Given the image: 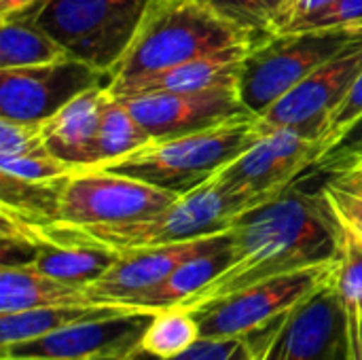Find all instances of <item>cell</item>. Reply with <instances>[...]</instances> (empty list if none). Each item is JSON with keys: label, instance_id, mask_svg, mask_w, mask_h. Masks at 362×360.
I'll return each mask as SVG.
<instances>
[{"label": "cell", "instance_id": "obj_18", "mask_svg": "<svg viewBox=\"0 0 362 360\" xmlns=\"http://www.w3.org/2000/svg\"><path fill=\"white\" fill-rule=\"evenodd\" d=\"M155 314L159 310L121 303V301H87V303H70V306H53L15 314L0 316V346H11L36 337H45L76 325L129 316V314Z\"/></svg>", "mask_w": 362, "mask_h": 360}, {"label": "cell", "instance_id": "obj_37", "mask_svg": "<svg viewBox=\"0 0 362 360\" xmlns=\"http://www.w3.org/2000/svg\"><path fill=\"white\" fill-rule=\"evenodd\" d=\"M329 180L335 182V185H341V187H346V189H352V191L362 193V163L361 166L350 168V170H346V172L333 174Z\"/></svg>", "mask_w": 362, "mask_h": 360}, {"label": "cell", "instance_id": "obj_36", "mask_svg": "<svg viewBox=\"0 0 362 360\" xmlns=\"http://www.w3.org/2000/svg\"><path fill=\"white\" fill-rule=\"evenodd\" d=\"M42 0H0V19H21L30 15L36 6H40Z\"/></svg>", "mask_w": 362, "mask_h": 360}, {"label": "cell", "instance_id": "obj_10", "mask_svg": "<svg viewBox=\"0 0 362 360\" xmlns=\"http://www.w3.org/2000/svg\"><path fill=\"white\" fill-rule=\"evenodd\" d=\"M112 81V72L74 57L30 68H4L0 70V117L47 121L76 95L100 85L110 87Z\"/></svg>", "mask_w": 362, "mask_h": 360}, {"label": "cell", "instance_id": "obj_5", "mask_svg": "<svg viewBox=\"0 0 362 360\" xmlns=\"http://www.w3.org/2000/svg\"><path fill=\"white\" fill-rule=\"evenodd\" d=\"M362 36V23L303 32H280L250 47L242 62L238 93L244 106L261 117L284 93L325 62Z\"/></svg>", "mask_w": 362, "mask_h": 360}, {"label": "cell", "instance_id": "obj_16", "mask_svg": "<svg viewBox=\"0 0 362 360\" xmlns=\"http://www.w3.org/2000/svg\"><path fill=\"white\" fill-rule=\"evenodd\" d=\"M252 45H238L210 55H202L178 66L136 76L129 81H119L108 87L112 98H127L140 93H189L204 91L223 85H235L240 79L242 62Z\"/></svg>", "mask_w": 362, "mask_h": 360}, {"label": "cell", "instance_id": "obj_38", "mask_svg": "<svg viewBox=\"0 0 362 360\" xmlns=\"http://www.w3.org/2000/svg\"><path fill=\"white\" fill-rule=\"evenodd\" d=\"M350 335H352L354 360H362V320L358 325H350Z\"/></svg>", "mask_w": 362, "mask_h": 360}, {"label": "cell", "instance_id": "obj_34", "mask_svg": "<svg viewBox=\"0 0 362 360\" xmlns=\"http://www.w3.org/2000/svg\"><path fill=\"white\" fill-rule=\"evenodd\" d=\"M244 344L246 337H223V339L199 337L189 350L170 360H235Z\"/></svg>", "mask_w": 362, "mask_h": 360}, {"label": "cell", "instance_id": "obj_25", "mask_svg": "<svg viewBox=\"0 0 362 360\" xmlns=\"http://www.w3.org/2000/svg\"><path fill=\"white\" fill-rule=\"evenodd\" d=\"M153 142V136L142 127L134 117L127 104L121 98H108L98 132L95 142V166L121 159L146 144ZM93 166V168H95Z\"/></svg>", "mask_w": 362, "mask_h": 360}, {"label": "cell", "instance_id": "obj_30", "mask_svg": "<svg viewBox=\"0 0 362 360\" xmlns=\"http://www.w3.org/2000/svg\"><path fill=\"white\" fill-rule=\"evenodd\" d=\"M45 149V121H13L0 117V157L28 155Z\"/></svg>", "mask_w": 362, "mask_h": 360}, {"label": "cell", "instance_id": "obj_8", "mask_svg": "<svg viewBox=\"0 0 362 360\" xmlns=\"http://www.w3.org/2000/svg\"><path fill=\"white\" fill-rule=\"evenodd\" d=\"M322 140L295 127H265L263 136L210 180L248 208L282 193L314 166Z\"/></svg>", "mask_w": 362, "mask_h": 360}, {"label": "cell", "instance_id": "obj_2", "mask_svg": "<svg viewBox=\"0 0 362 360\" xmlns=\"http://www.w3.org/2000/svg\"><path fill=\"white\" fill-rule=\"evenodd\" d=\"M244 210H248L244 199L225 193L214 182H206L204 187L178 197L170 208L138 221L110 225H19L42 242L100 248L115 255H127L136 250L159 248L197 240L204 236L223 233L231 227L233 219Z\"/></svg>", "mask_w": 362, "mask_h": 360}, {"label": "cell", "instance_id": "obj_15", "mask_svg": "<svg viewBox=\"0 0 362 360\" xmlns=\"http://www.w3.org/2000/svg\"><path fill=\"white\" fill-rule=\"evenodd\" d=\"M231 240L229 229L214 236H204L197 240L136 250L127 255H119L117 261L102 274L95 282L87 286V293L98 301H121L132 303L138 295L151 291L159 282H163L178 265L187 259L214 250Z\"/></svg>", "mask_w": 362, "mask_h": 360}, {"label": "cell", "instance_id": "obj_39", "mask_svg": "<svg viewBox=\"0 0 362 360\" xmlns=\"http://www.w3.org/2000/svg\"><path fill=\"white\" fill-rule=\"evenodd\" d=\"M286 325V323H284ZM282 325V327H284ZM282 327H280V331H282ZM280 331L272 337V342L265 346V350H263V354H261V360H274V348H276V339H278V335H280Z\"/></svg>", "mask_w": 362, "mask_h": 360}, {"label": "cell", "instance_id": "obj_28", "mask_svg": "<svg viewBox=\"0 0 362 360\" xmlns=\"http://www.w3.org/2000/svg\"><path fill=\"white\" fill-rule=\"evenodd\" d=\"M76 168L70 163L62 161L53 153L45 149H38L28 155H17V157H0V172L23 178V180H51V178H62L72 174Z\"/></svg>", "mask_w": 362, "mask_h": 360}, {"label": "cell", "instance_id": "obj_23", "mask_svg": "<svg viewBox=\"0 0 362 360\" xmlns=\"http://www.w3.org/2000/svg\"><path fill=\"white\" fill-rule=\"evenodd\" d=\"M70 57L68 51L28 19L2 21L0 30V70L53 64Z\"/></svg>", "mask_w": 362, "mask_h": 360}, {"label": "cell", "instance_id": "obj_20", "mask_svg": "<svg viewBox=\"0 0 362 360\" xmlns=\"http://www.w3.org/2000/svg\"><path fill=\"white\" fill-rule=\"evenodd\" d=\"M229 257H231V240L214 250H208V252L187 259L163 282H159L151 291L138 295L136 299H132V303L151 308V310L180 306L187 299H191L197 291H202L208 282H212L227 267Z\"/></svg>", "mask_w": 362, "mask_h": 360}, {"label": "cell", "instance_id": "obj_40", "mask_svg": "<svg viewBox=\"0 0 362 360\" xmlns=\"http://www.w3.org/2000/svg\"><path fill=\"white\" fill-rule=\"evenodd\" d=\"M45 2H47V0H42V4H45ZM36 8H38V6H36ZM36 8H34V11H36ZM25 17H28V15H25ZM21 19H23V17H21Z\"/></svg>", "mask_w": 362, "mask_h": 360}, {"label": "cell", "instance_id": "obj_19", "mask_svg": "<svg viewBox=\"0 0 362 360\" xmlns=\"http://www.w3.org/2000/svg\"><path fill=\"white\" fill-rule=\"evenodd\" d=\"M87 301H98L87 289L59 282L32 267L2 265L0 269V316Z\"/></svg>", "mask_w": 362, "mask_h": 360}, {"label": "cell", "instance_id": "obj_27", "mask_svg": "<svg viewBox=\"0 0 362 360\" xmlns=\"http://www.w3.org/2000/svg\"><path fill=\"white\" fill-rule=\"evenodd\" d=\"M341 225H344L341 248H339L333 282L348 312L350 325H358L362 320V236L350 229L344 221Z\"/></svg>", "mask_w": 362, "mask_h": 360}, {"label": "cell", "instance_id": "obj_41", "mask_svg": "<svg viewBox=\"0 0 362 360\" xmlns=\"http://www.w3.org/2000/svg\"><path fill=\"white\" fill-rule=\"evenodd\" d=\"M352 360H354V352H352Z\"/></svg>", "mask_w": 362, "mask_h": 360}, {"label": "cell", "instance_id": "obj_17", "mask_svg": "<svg viewBox=\"0 0 362 360\" xmlns=\"http://www.w3.org/2000/svg\"><path fill=\"white\" fill-rule=\"evenodd\" d=\"M110 93L100 85L68 102L45 121V146L72 168L95 166V142Z\"/></svg>", "mask_w": 362, "mask_h": 360}, {"label": "cell", "instance_id": "obj_32", "mask_svg": "<svg viewBox=\"0 0 362 360\" xmlns=\"http://www.w3.org/2000/svg\"><path fill=\"white\" fill-rule=\"evenodd\" d=\"M362 23V0H337L325 13L299 23L288 32H303V30H322V28H337V25H354Z\"/></svg>", "mask_w": 362, "mask_h": 360}, {"label": "cell", "instance_id": "obj_7", "mask_svg": "<svg viewBox=\"0 0 362 360\" xmlns=\"http://www.w3.org/2000/svg\"><path fill=\"white\" fill-rule=\"evenodd\" d=\"M335 265L337 261L259 282L189 312L195 316L202 337H248L291 314L299 303L322 289L333 278Z\"/></svg>", "mask_w": 362, "mask_h": 360}, {"label": "cell", "instance_id": "obj_24", "mask_svg": "<svg viewBox=\"0 0 362 360\" xmlns=\"http://www.w3.org/2000/svg\"><path fill=\"white\" fill-rule=\"evenodd\" d=\"M218 19L244 32L255 42L280 34L293 0H199Z\"/></svg>", "mask_w": 362, "mask_h": 360}, {"label": "cell", "instance_id": "obj_13", "mask_svg": "<svg viewBox=\"0 0 362 360\" xmlns=\"http://www.w3.org/2000/svg\"><path fill=\"white\" fill-rule=\"evenodd\" d=\"M157 314V312H155ZM155 314H129L76 325L45 337L0 346L2 359L115 360L136 354Z\"/></svg>", "mask_w": 362, "mask_h": 360}, {"label": "cell", "instance_id": "obj_29", "mask_svg": "<svg viewBox=\"0 0 362 360\" xmlns=\"http://www.w3.org/2000/svg\"><path fill=\"white\" fill-rule=\"evenodd\" d=\"M362 163V115L314 161L310 170L327 172L329 176L346 172Z\"/></svg>", "mask_w": 362, "mask_h": 360}, {"label": "cell", "instance_id": "obj_3", "mask_svg": "<svg viewBox=\"0 0 362 360\" xmlns=\"http://www.w3.org/2000/svg\"><path fill=\"white\" fill-rule=\"evenodd\" d=\"M263 132L261 119L257 115H246L204 132L153 140L121 159L95 168L138 178L182 197L210 182L216 172L250 149Z\"/></svg>", "mask_w": 362, "mask_h": 360}, {"label": "cell", "instance_id": "obj_14", "mask_svg": "<svg viewBox=\"0 0 362 360\" xmlns=\"http://www.w3.org/2000/svg\"><path fill=\"white\" fill-rule=\"evenodd\" d=\"M274 360H352L350 320L333 278L288 314Z\"/></svg>", "mask_w": 362, "mask_h": 360}, {"label": "cell", "instance_id": "obj_9", "mask_svg": "<svg viewBox=\"0 0 362 360\" xmlns=\"http://www.w3.org/2000/svg\"><path fill=\"white\" fill-rule=\"evenodd\" d=\"M178 195L98 168L74 170L64 187L55 223L110 225L153 216L170 208ZM51 225V223H49Z\"/></svg>", "mask_w": 362, "mask_h": 360}, {"label": "cell", "instance_id": "obj_12", "mask_svg": "<svg viewBox=\"0 0 362 360\" xmlns=\"http://www.w3.org/2000/svg\"><path fill=\"white\" fill-rule=\"evenodd\" d=\"M121 100L153 140L180 138L252 115L244 106L235 85L189 93H140Z\"/></svg>", "mask_w": 362, "mask_h": 360}, {"label": "cell", "instance_id": "obj_31", "mask_svg": "<svg viewBox=\"0 0 362 360\" xmlns=\"http://www.w3.org/2000/svg\"><path fill=\"white\" fill-rule=\"evenodd\" d=\"M362 115V74L356 79L354 87L350 89V93L344 98V102L333 110V115L329 117V123L325 127V134H322V144L325 149L335 142L358 117ZM322 149V151H325Z\"/></svg>", "mask_w": 362, "mask_h": 360}, {"label": "cell", "instance_id": "obj_6", "mask_svg": "<svg viewBox=\"0 0 362 360\" xmlns=\"http://www.w3.org/2000/svg\"><path fill=\"white\" fill-rule=\"evenodd\" d=\"M148 2L47 0L23 19L55 38L70 57L115 74L136 38Z\"/></svg>", "mask_w": 362, "mask_h": 360}, {"label": "cell", "instance_id": "obj_11", "mask_svg": "<svg viewBox=\"0 0 362 360\" xmlns=\"http://www.w3.org/2000/svg\"><path fill=\"white\" fill-rule=\"evenodd\" d=\"M361 74L362 36L308 74L259 119L263 127H295L322 140L329 117L344 102Z\"/></svg>", "mask_w": 362, "mask_h": 360}, {"label": "cell", "instance_id": "obj_22", "mask_svg": "<svg viewBox=\"0 0 362 360\" xmlns=\"http://www.w3.org/2000/svg\"><path fill=\"white\" fill-rule=\"evenodd\" d=\"M38 240V238H36ZM119 255L100 250V248H85V246H62L38 240L36 255L30 265L49 278H55L59 282H68L74 286L87 289L91 282H95L106 269L117 261Z\"/></svg>", "mask_w": 362, "mask_h": 360}, {"label": "cell", "instance_id": "obj_1", "mask_svg": "<svg viewBox=\"0 0 362 360\" xmlns=\"http://www.w3.org/2000/svg\"><path fill=\"white\" fill-rule=\"evenodd\" d=\"M341 233L344 225L325 191L310 195L291 185L233 219L227 267L180 308L208 306L259 282L335 263Z\"/></svg>", "mask_w": 362, "mask_h": 360}, {"label": "cell", "instance_id": "obj_33", "mask_svg": "<svg viewBox=\"0 0 362 360\" xmlns=\"http://www.w3.org/2000/svg\"><path fill=\"white\" fill-rule=\"evenodd\" d=\"M325 195L331 202L337 216L350 229H354L358 236H362V193L346 189V187L335 185V182L329 180L327 187H325Z\"/></svg>", "mask_w": 362, "mask_h": 360}, {"label": "cell", "instance_id": "obj_4", "mask_svg": "<svg viewBox=\"0 0 362 360\" xmlns=\"http://www.w3.org/2000/svg\"><path fill=\"white\" fill-rule=\"evenodd\" d=\"M238 45L257 42L218 19L199 0H151L112 83L159 72Z\"/></svg>", "mask_w": 362, "mask_h": 360}, {"label": "cell", "instance_id": "obj_35", "mask_svg": "<svg viewBox=\"0 0 362 360\" xmlns=\"http://www.w3.org/2000/svg\"><path fill=\"white\" fill-rule=\"evenodd\" d=\"M337 0H293L288 6V15H286V25L282 32H288L293 28H297L299 23L325 13L327 8H331Z\"/></svg>", "mask_w": 362, "mask_h": 360}, {"label": "cell", "instance_id": "obj_21", "mask_svg": "<svg viewBox=\"0 0 362 360\" xmlns=\"http://www.w3.org/2000/svg\"><path fill=\"white\" fill-rule=\"evenodd\" d=\"M68 176L51 180H23L0 172L2 216H8L25 227L55 223Z\"/></svg>", "mask_w": 362, "mask_h": 360}, {"label": "cell", "instance_id": "obj_26", "mask_svg": "<svg viewBox=\"0 0 362 360\" xmlns=\"http://www.w3.org/2000/svg\"><path fill=\"white\" fill-rule=\"evenodd\" d=\"M199 337L195 316L189 310L174 306L159 310L151 318L146 331L142 333L140 348L153 359L170 360L189 350Z\"/></svg>", "mask_w": 362, "mask_h": 360}, {"label": "cell", "instance_id": "obj_42", "mask_svg": "<svg viewBox=\"0 0 362 360\" xmlns=\"http://www.w3.org/2000/svg\"><path fill=\"white\" fill-rule=\"evenodd\" d=\"M358 166H361V163H358Z\"/></svg>", "mask_w": 362, "mask_h": 360}]
</instances>
